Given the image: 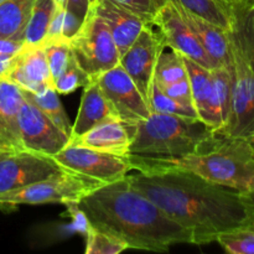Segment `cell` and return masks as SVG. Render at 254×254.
<instances>
[{"mask_svg": "<svg viewBox=\"0 0 254 254\" xmlns=\"http://www.w3.org/2000/svg\"><path fill=\"white\" fill-rule=\"evenodd\" d=\"M188 78L190 82L191 94H192L193 108L197 113L198 119L203 122L207 113L208 102H210L212 82H211V69L206 68L202 64L184 57Z\"/></svg>", "mask_w": 254, "mask_h": 254, "instance_id": "603a6c76", "label": "cell"}, {"mask_svg": "<svg viewBox=\"0 0 254 254\" xmlns=\"http://www.w3.org/2000/svg\"><path fill=\"white\" fill-rule=\"evenodd\" d=\"M94 228L124 242L128 250L168 252L179 243L192 245L190 231L123 178L104 184L78 201Z\"/></svg>", "mask_w": 254, "mask_h": 254, "instance_id": "7a4b0ae2", "label": "cell"}, {"mask_svg": "<svg viewBox=\"0 0 254 254\" xmlns=\"http://www.w3.org/2000/svg\"><path fill=\"white\" fill-rule=\"evenodd\" d=\"M228 34L233 66L232 102L227 124L217 133L252 140L254 138V72L231 29Z\"/></svg>", "mask_w": 254, "mask_h": 254, "instance_id": "52a82bcc", "label": "cell"}, {"mask_svg": "<svg viewBox=\"0 0 254 254\" xmlns=\"http://www.w3.org/2000/svg\"><path fill=\"white\" fill-rule=\"evenodd\" d=\"M77 64L92 78L119 64L117 45L106 22L89 7L77 34L69 40Z\"/></svg>", "mask_w": 254, "mask_h": 254, "instance_id": "8992f818", "label": "cell"}, {"mask_svg": "<svg viewBox=\"0 0 254 254\" xmlns=\"http://www.w3.org/2000/svg\"><path fill=\"white\" fill-rule=\"evenodd\" d=\"M25 42L16 39H0V54L15 56L24 47Z\"/></svg>", "mask_w": 254, "mask_h": 254, "instance_id": "74e56055", "label": "cell"}, {"mask_svg": "<svg viewBox=\"0 0 254 254\" xmlns=\"http://www.w3.org/2000/svg\"><path fill=\"white\" fill-rule=\"evenodd\" d=\"M135 124H128L114 119L93 127L86 133L69 139L68 143L103 153L128 156Z\"/></svg>", "mask_w": 254, "mask_h": 254, "instance_id": "9a60e30c", "label": "cell"}, {"mask_svg": "<svg viewBox=\"0 0 254 254\" xmlns=\"http://www.w3.org/2000/svg\"><path fill=\"white\" fill-rule=\"evenodd\" d=\"M246 195H247L248 201H250L251 203V208H252V217L254 218V191H252V192H247Z\"/></svg>", "mask_w": 254, "mask_h": 254, "instance_id": "ab89813d", "label": "cell"}, {"mask_svg": "<svg viewBox=\"0 0 254 254\" xmlns=\"http://www.w3.org/2000/svg\"><path fill=\"white\" fill-rule=\"evenodd\" d=\"M56 10L55 0H36L29 22L22 34V41L29 45L41 44L46 37Z\"/></svg>", "mask_w": 254, "mask_h": 254, "instance_id": "d4e9b609", "label": "cell"}, {"mask_svg": "<svg viewBox=\"0 0 254 254\" xmlns=\"http://www.w3.org/2000/svg\"><path fill=\"white\" fill-rule=\"evenodd\" d=\"M52 158L64 169L96 179L103 184L121 180L131 170L128 156L103 153L68 143Z\"/></svg>", "mask_w": 254, "mask_h": 254, "instance_id": "9c48e42d", "label": "cell"}, {"mask_svg": "<svg viewBox=\"0 0 254 254\" xmlns=\"http://www.w3.org/2000/svg\"><path fill=\"white\" fill-rule=\"evenodd\" d=\"M20 88L31 93H39L47 87H54L46 55L41 44H25L14 57L6 77Z\"/></svg>", "mask_w": 254, "mask_h": 254, "instance_id": "5bb4252c", "label": "cell"}, {"mask_svg": "<svg viewBox=\"0 0 254 254\" xmlns=\"http://www.w3.org/2000/svg\"><path fill=\"white\" fill-rule=\"evenodd\" d=\"M151 24L159 30L166 47L175 50L184 57H188L208 69L218 67L171 1L165 0L158 7Z\"/></svg>", "mask_w": 254, "mask_h": 254, "instance_id": "4fadbf2b", "label": "cell"}, {"mask_svg": "<svg viewBox=\"0 0 254 254\" xmlns=\"http://www.w3.org/2000/svg\"><path fill=\"white\" fill-rule=\"evenodd\" d=\"M104 185L96 179L88 178L72 170L62 169L59 173L36 181L19 190L0 196V208H11L19 205H44V203H66L79 201Z\"/></svg>", "mask_w": 254, "mask_h": 254, "instance_id": "5b68a950", "label": "cell"}, {"mask_svg": "<svg viewBox=\"0 0 254 254\" xmlns=\"http://www.w3.org/2000/svg\"><path fill=\"white\" fill-rule=\"evenodd\" d=\"M126 250H128L126 243L93 226L86 235V254H118Z\"/></svg>", "mask_w": 254, "mask_h": 254, "instance_id": "4dcf8cb0", "label": "cell"}, {"mask_svg": "<svg viewBox=\"0 0 254 254\" xmlns=\"http://www.w3.org/2000/svg\"><path fill=\"white\" fill-rule=\"evenodd\" d=\"M88 1H89V7H91L92 5H93L94 2H96V0H88Z\"/></svg>", "mask_w": 254, "mask_h": 254, "instance_id": "60d3db41", "label": "cell"}, {"mask_svg": "<svg viewBox=\"0 0 254 254\" xmlns=\"http://www.w3.org/2000/svg\"><path fill=\"white\" fill-rule=\"evenodd\" d=\"M93 79L124 123L136 124L151 114L150 107L121 64H117Z\"/></svg>", "mask_w": 254, "mask_h": 254, "instance_id": "7c38bea8", "label": "cell"}, {"mask_svg": "<svg viewBox=\"0 0 254 254\" xmlns=\"http://www.w3.org/2000/svg\"><path fill=\"white\" fill-rule=\"evenodd\" d=\"M41 45L44 47L45 55H46L52 81H55L74 61L69 41H66V40H44Z\"/></svg>", "mask_w": 254, "mask_h": 254, "instance_id": "f1b7e54d", "label": "cell"}, {"mask_svg": "<svg viewBox=\"0 0 254 254\" xmlns=\"http://www.w3.org/2000/svg\"><path fill=\"white\" fill-rule=\"evenodd\" d=\"M163 113L170 116L189 117V118H198L195 108L192 106H188L176 99L171 98L168 94L164 93L163 89L154 83L153 94H151V113Z\"/></svg>", "mask_w": 254, "mask_h": 254, "instance_id": "1f68e13d", "label": "cell"}, {"mask_svg": "<svg viewBox=\"0 0 254 254\" xmlns=\"http://www.w3.org/2000/svg\"><path fill=\"white\" fill-rule=\"evenodd\" d=\"M55 2L56 6L64 7L83 20L89 10L88 0H55Z\"/></svg>", "mask_w": 254, "mask_h": 254, "instance_id": "8d00e7d4", "label": "cell"}, {"mask_svg": "<svg viewBox=\"0 0 254 254\" xmlns=\"http://www.w3.org/2000/svg\"><path fill=\"white\" fill-rule=\"evenodd\" d=\"M231 31L254 72V0H230Z\"/></svg>", "mask_w": 254, "mask_h": 254, "instance_id": "44dd1931", "label": "cell"}, {"mask_svg": "<svg viewBox=\"0 0 254 254\" xmlns=\"http://www.w3.org/2000/svg\"><path fill=\"white\" fill-rule=\"evenodd\" d=\"M64 205L66 206L67 212L71 217L72 230L86 237L88 231L92 228V223L89 222L88 217L83 212V210L78 206V201H69V202L64 203Z\"/></svg>", "mask_w": 254, "mask_h": 254, "instance_id": "e575fe53", "label": "cell"}, {"mask_svg": "<svg viewBox=\"0 0 254 254\" xmlns=\"http://www.w3.org/2000/svg\"><path fill=\"white\" fill-rule=\"evenodd\" d=\"M211 82L212 91L203 123L217 131L227 124L230 118L233 86L232 62L211 69Z\"/></svg>", "mask_w": 254, "mask_h": 254, "instance_id": "ffe728a7", "label": "cell"}, {"mask_svg": "<svg viewBox=\"0 0 254 254\" xmlns=\"http://www.w3.org/2000/svg\"><path fill=\"white\" fill-rule=\"evenodd\" d=\"M22 102V89L7 78H0V150H22L17 127Z\"/></svg>", "mask_w": 254, "mask_h": 254, "instance_id": "d6986e66", "label": "cell"}, {"mask_svg": "<svg viewBox=\"0 0 254 254\" xmlns=\"http://www.w3.org/2000/svg\"><path fill=\"white\" fill-rule=\"evenodd\" d=\"M165 0H155L158 7ZM175 1L190 10L193 14L203 17L207 21L223 27L226 30L231 29V14L228 2H222L220 0H170Z\"/></svg>", "mask_w": 254, "mask_h": 254, "instance_id": "484cf974", "label": "cell"}, {"mask_svg": "<svg viewBox=\"0 0 254 254\" xmlns=\"http://www.w3.org/2000/svg\"><path fill=\"white\" fill-rule=\"evenodd\" d=\"M36 0H2L0 2V39L22 40Z\"/></svg>", "mask_w": 254, "mask_h": 254, "instance_id": "7402d4cb", "label": "cell"}, {"mask_svg": "<svg viewBox=\"0 0 254 254\" xmlns=\"http://www.w3.org/2000/svg\"><path fill=\"white\" fill-rule=\"evenodd\" d=\"M22 93L25 98L31 101L40 111L44 112L60 130L64 131L67 136H71L72 124L64 112L61 99L59 97V92L55 89V87H47L46 89L39 93H31L22 89Z\"/></svg>", "mask_w": 254, "mask_h": 254, "instance_id": "cb8c5ba5", "label": "cell"}, {"mask_svg": "<svg viewBox=\"0 0 254 254\" xmlns=\"http://www.w3.org/2000/svg\"><path fill=\"white\" fill-rule=\"evenodd\" d=\"M130 185L190 231L192 245L215 242L221 233L252 220L246 193L184 170L127 175Z\"/></svg>", "mask_w": 254, "mask_h": 254, "instance_id": "6da1fadb", "label": "cell"}, {"mask_svg": "<svg viewBox=\"0 0 254 254\" xmlns=\"http://www.w3.org/2000/svg\"><path fill=\"white\" fill-rule=\"evenodd\" d=\"M108 1L138 15L148 24L153 22L156 10H158L155 0H108Z\"/></svg>", "mask_w": 254, "mask_h": 254, "instance_id": "836d02e7", "label": "cell"}, {"mask_svg": "<svg viewBox=\"0 0 254 254\" xmlns=\"http://www.w3.org/2000/svg\"><path fill=\"white\" fill-rule=\"evenodd\" d=\"M2 1V0H0V2H1Z\"/></svg>", "mask_w": 254, "mask_h": 254, "instance_id": "ee69618b", "label": "cell"}, {"mask_svg": "<svg viewBox=\"0 0 254 254\" xmlns=\"http://www.w3.org/2000/svg\"><path fill=\"white\" fill-rule=\"evenodd\" d=\"M92 77L88 76L77 64L76 60L66 68V71L54 81V87L59 94H69L79 87H86L92 82Z\"/></svg>", "mask_w": 254, "mask_h": 254, "instance_id": "d6a6232c", "label": "cell"}, {"mask_svg": "<svg viewBox=\"0 0 254 254\" xmlns=\"http://www.w3.org/2000/svg\"><path fill=\"white\" fill-rule=\"evenodd\" d=\"M188 77L184 56L170 47H165L156 62L154 83L159 86L174 83Z\"/></svg>", "mask_w": 254, "mask_h": 254, "instance_id": "4316f807", "label": "cell"}, {"mask_svg": "<svg viewBox=\"0 0 254 254\" xmlns=\"http://www.w3.org/2000/svg\"><path fill=\"white\" fill-rule=\"evenodd\" d=\"M83 19L64 7L56 6L45 40H66L69 41L81 27Z\"/></svg>", "mask_w": 254, "mask_h": 254, "instance_id": "f546056e", "label": "cell"}, {"mask_svg": "<svg viewBox=\"0 0 254 254\" xmlns=\"http://www.w3.org/2000/svg\"><path fill=\"white\" fill-rule=\"evenodd\" d=\"M220 1H222V2H228V1H230V0H220Z\"/></svg>", "mask_w": 254, "mask_h": 254, "instance_id": "b9f144b4", "label": "cell"}, {"mask_svg": "<svg viewBox=\"0 0 254 254\" xmlns=\"http://www.w3.org/2000/svg\"><path fill=\"white\" fill-rule=\"evenodd\" d=\"M216 130L198 118L153 113L134 128L128 155L178 159L197 151Z\"/></svg>", "mask_w": 254, "mask_h": 254, "instance_id": "277c9868", "label": "cell"}, {"mask_svg": "<svg viewBox=\"0 0 254 254\" xmlns=\"http://www.w3.org/2000/svg\"><path fill=\"white\" fill-rule=\"evenodd\" d=\"M54 158L27 150H0V196L62 170Z\"/></svg>", "mask_w": 254, "mask_h": 254, "instance_id": "30bf717a", "label": "cell"}, {"mask_svg": "<svg viewBox=\"0 0 254 254\" xmlns=\"http://www.w3.org/2000/svg\"><path fill=\"white\" fill-rule=\"evenodd\" d=\"M170 1V0H169ZM178 10L179 14L184 19V21L188 24L191 31L195 34L200 44L203 49L207 51L211 59L218 64H230L232 62V55H231V42H230V30H226L223 27L217 26L212 22L207 21L203 17L193 14L190 10L185 9L180 4L175 1H171Z\"/></svg>", "mask_w": 254, "mask_h": 254, "instance_id": "2e32d148", "label": "cell"}, {"mask_svg": "<svg viewBox=\"0 0 254 254\" xmlns=\"http://www.w3.org/2000/svg\"><path fill=\"white\" fill-rule=\"evenodd\" d=\"M159 86V84H158ZM164 91V93L168 94L171 98L176 99V101L181 102L184 104H188V106L193 107V101H192V94H191V87L189 78L180 79V81H176L174 83L166 84V86H159Z\"/></svg>", "mask_w": 254, "mask_h": 254, "instance_id": "d590c367", "label": "cell"}, {"mask_svg": "<svg viewBox=\"0 0 254 254\" xmlns=\"http://www.w3.org/2000/svg\"><path fill=\"white\" fill-rule=\"evenodd\" d=\"M131 170L154 173L184 170L223 188L254 191V144L248 138L225 135L215 131L201 148L178 159H153L128 155Z\"/></svg>", "mask_w": 254, "mask_h": 254, "instance_id": "3957f363", "label": "cell"}, {"mask_svg": "<svg viewBox=\"0 0 254 254\" xmlns=\"http://www.w3.org/2000/svg\"><path fill=\"white\" fill-rule=\"evenodd\" d=\"M16 55H15V56H16ZM15 56L0 54V78H5V77H6L7 72L11 68L12 61H14Z\"/></svg>", "mask_w": 254, "mask_h": 254, "instance_id": "f35d334b", "label": "cell"}, {"mask_svg": "<svg viewBox=\"0 0 254 254\" xmlns=\"http://www.w3.org/2000/svg\"><path fill=\"white\" fill-rule=\"evenodd\" d=\"M114 119L121 121L111 102L104 96L97 82L92 79L91 83L84 87L77 118L72 124L69 139L86 133L98 124Z\"/></svg>", "mask_w": 254, "mask_h": 254, "instance_id": "ac0fdd59", "label": "cell"}, {"mask_svg": "<svg viewBox=\"0 0 254 254\" xmlns=\"http://www.w3.org/2000/svg\"><path fill=\"white\" fill-rule=\"evenodd\" d=\"M91 7H93L94 11L108 26L121 56L131 46L144 26L148 24L138 15L117 6L108 0H96Z\"/></svg>", "mask_w": 254, "mask_h": 254, "instance_id": "e0dca14e", "label": "cell"}, {"mask_svg": "<svg viewBox=\"0 0 254 254\" xmlns=\"http://www.w3.org/2000/svg\"><path fill=\"white\" fill-rule=\"evenodd\" d=\"M17 127L22 150L52 158L69 141V136L60 130L44 112L25 97L17 117Z\"/></svg>", "mask_w": 254, "mask_h": 254, "instance_id": "8fae6325", "label": "cell"}, {"mask_svg": "<svg viewBox=\"0 0 254 254\" xmlns=\"http://www.w3.org/2000/svg\"><path fill=\"white\" fill-rule=\"evenodd\" d=\"M165 47L159 30L153 24H146L119 60V64L133 79L150 109L156 62Z\"/></svg>", "mask_w": 254, "mask_h": 254, "instance_id": "ba28073f", "label": "cell"}, {"mask_svg": "<svg viewBox=\"0 0 254 254\" xmlns=\"http://www.w3.org/2000/svg\"><path fill=\"white\" fill-rule=\"evenodd\" d=\"M252 143H253V144H254V138H253V139H252Z\"/></svg>", "mask_w": 254, "mask_h": 254, "instance_id": "7bdbcfd3", "label": "cell"}, {"mask_svg": "<svg viewBox=\"0 0 254 254\" xmlns=\"http://www.w3.org/2000/svg\"><path fill=\"white\" fill-rule=\"evenodd\" d=\"M216 242L228 253L254 254V218L221 233Z\"/></svg>", "mask_w": 254, "mask_h": 254, "instance_id": "83f0119b", "label": "cell"}]
</instances>
